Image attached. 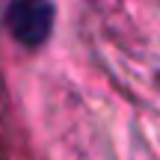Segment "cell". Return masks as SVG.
I'll list each match as a JSON object with an SVG mask.
<instances>
[{
    "label": "cell",
    "instance_id": "obj_1",
    "mask_svg": "<svg viewBox=\"0 0 160 160\" xmlns=\"http://www.w3.org/2000/svg\"><path fill=\"white\" fill-rule=\"evenodd\" d=\"M57 6L53 0H6L3 24L9 36L24 48H42L53 33Z\"/></svg>",
    "mask_w": 160,
    "mask_h": 160
}]
</instances>
